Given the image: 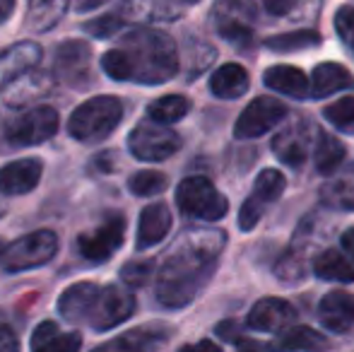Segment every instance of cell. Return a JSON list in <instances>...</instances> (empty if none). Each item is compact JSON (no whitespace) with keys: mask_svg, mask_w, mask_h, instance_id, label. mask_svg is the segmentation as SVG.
<instances>
[{"mask_svg":"<svg viewBox=\"0 0 354 352\" xmlns=\"http://www.w3.org/2000/svg\"><path fill=\"white\" fill-rule=\"evenodd\" d=\"M227 237L217 230L186 232L157 272V299L167 309L191 304L207 285Z\"/></svg>","mask_w":354,"mask_h":352,"instance_id":"1","label":"cell"},{"mask_svg":"<svg viewBox=\"0 0 354 352\" xmlns=\"http://www.w3.org/2000/svg\"><path fill=\"white\" fill-rule=\"evenodd\" d=\"M102 71L118 82L162 85L178 73L176 44L167 32L159 29H133L116 48L104 53Z\"/></svg>","mask_w":354,"mask_h":352,"instance_id":"2","label":"cell"},{"mask_svg":"<svg viewBox=\"0 0 354 352\" xmlns=\"http://www.w3.org/2000/svg\"><path fill=\"white\" fill-rule=\"evenodd\" d=\"M136 311V297L118 285L99 287L97 282H75L58 299V314L71 324H87L89 328L111 331Z\"/></svg>","mask_w":354,"mask_h":352,"instance_id":"3","label":"cell"},{"mask_svg":"<svg viewBox=\"0 0 354 352\" xmlns=\"http://www.w3.org/2000/svg\"><path fill=\"white\" fill-rule=\"evenodd\" d=\"M123 118V102L116 97H92L71 113L68 133L80 142H99L118 128Z\"/></svg>","mask_w":354,"mask_h":352,"instance_id":"4","label":"cell"},{"mask_svg":"<svg viewBox=\"0 0 354 352\" xmlns=\"http://www.w3.org/2000/svg\"><path fill=\"white\" fill-rule=\"evenodd\" d=\"M58 251V237L51 230H37L15 239L0 249V263L5 272H22L46 266Z\"/></svg>","mask_w":354,"mask_h":352,"instance_id":"5","label":"cell"},{"mask_svg":"<svg viewBox=\"0 0 354 352\" xmlns=\"http://www.w3.org/2000/svg\"><path fill=\"white\" fill-rule=\"evenodd\" d=\"M176 205L183 215L196 220H222L229 210V203L214 183L205 176H188L176 188Z\"/></svg>","mask_w":354,"mask_h":352,"instance_id":"6","label":"cell"},{"mask_svg":"<svg viewBox=\"0 0 354 352\" xmlns=\"http://www.w3.org/2000/svg\"><path fill=\"white\" fill-rule=\"evenodd\" d=\"M61 126V118L53 106H34L8 123L5 140L15 147H32L41 145L48 138H53Z\"/></svg>","mask_w":354,"mask_h":352,"instance_id":"7","label":"cell"},{"mask_svg":"<svg viewBox=\"0 0 354 352\" xmlns=\"http://www.w3.org/2000/svg\"><path fill=\"white\" fill-rule=\"evenodd\" d=\"M128 150L142 162H162L181 150V136L162 123L145 121L131 131Z\"/></svg>","mask_w":354,"mask_h":352,"instance_id":"8","label":"cell"},{"mask_svg":"<svg viewBox=\"0 0 354 352\" xmlns=\"http://www.w3.org/2000/svg\"><path fill=\"white\" fill-rule=\"evenodd\" d=\"M53 75L68 87L84 89L92 82V48L89 44L71 39L63 41L56 51V63H53Z\"/></svg>","mask_w":354,"mask_h":352,"instance_id":"9","label":"cell"},{"mask_svg":"<svg viewBox=\"0 0 354 352\" xmlns=\"http://www.w3.org/2000/svg\"><path fill=\"white\" fill-rule=\"evenodd\" d=\"M123 234H126L123 215H109L102 227L77 237V249L82 259H87L89 263H106L121 249Z\"/></svg>","mask_w":354,"mask_h":352,"instance_id":"10","label":"cell"},{"mask_svg":"<svg viewBox=\"0 0 354 352\" xmlns=\"http://www.w3.org/2000/svg\"><path fill=\"white\" fill-rule=\"evenodd\" d=\"M256 19L253 0H217L214 5V24L217 32L232 44L251 41V24Z\"/></svg>","mask_w":354,"mask_h":352,"instance_id":"11","label":"cell"},{"mask_svg":"<svg viewBox=\"0 0 354 352\" xmlns=\"http://www.w3.org/2000/svg\"><path fill=\"white\" fill-rule=\"evenodd\" d=\"M53 87V75H48L46 71H39L37 66L27 68V71L17 73V75L3 80L0 87V99L8 104L10 109H22L27 104L39 102L41 97H46Z\"/></svg>","mask_w":354,"mask_h":352,"instance_id":"12","label":"cell"},{"mask_svg":"<svg viewBox=\"0 0 354 352\" xmlns=\"http://www.w3.org/2000/svg\"><path fill=\"white\" fill-rule=\"evenodd\" d=\"M284 113H287V109L282 102L272 97H256L239 116L236 126H234V136L239 140H251V138L263 136L282 121Z\"/></svg>","mask_w":354,"mask_h":352,"instance_id":"13","label":"cell"},{"mask_svg":"<svg viewBox=\"0 0 354 352\" xmlns=\"http://www.w3.org/2000/svg\"><path fill=\"white\" fill-rule=\"evenodd\" d=\"M171 331L162 324H149L142 328H133L109 343L99 345L92 352H159L167 345Z\"/></svg>","mask_w":354,"mask_h":352,"instance_id":"14","label":"cell"},{"mask_svg":"<svg viewBox=\"0 0 354 352\" xmlns=\"http://www.w3.org/2000/svg\"><path fill=\"white\" fill-rule=\"evenodd\" d=\"M44 162L39 157H24L0 167V193L3 196H24L41 181Z\"/></svg>","mask_w":354,"mask_h":352,"instance_id":"15","label":"cell"},{"mask_svg":"<svg viewBox=\"0 0 354 352\" xmlns=\"http://www.w3.org/2000/svg\"><path fill=\"white\" fill-rule=\"evenodd\" d=\"M294 319H297V311L289 302L277 299V297H266V299L256 302L253 309L248 311V328L275 333V331L292 326Z\"/></svg>","mask_w":354,"mask_h":352,"instance_id":"16","label":"cell"},{"mask_svg":"<svg viewBox=\"0 0 354 352\" xmlns=\"http://www.w3.org/2000/svg\"><path fill=\"white\" fill-rule=\"evenodd\" d=\"M318 319L333 333H347L354 326V297L350 292H328L318 304Z\"/></svg>","mask_w":354,"mask_h":352,"instance_id":"17","label":"cell"},{"mask_svg":"<svg viewBox=\"0 0 354 352\" xmlns=\"http://www.w3.org/2000/svg\"><path fill=\"white\" fill-rule=\"evenodd\" d=\"M171 230V212L164 203H152L140 212V225H138V251H147L157 246Z\"/></svg>","mask_w":354,"mask_h":352,"instance_id":"18","label":"cell"},{"mask_svg":"<svg viewBox=\"0 0 354 352\" xmlns=\"http://www.w3.org/2000/svg\"><path fill=\"white\" fill-rule=\"evenodd\" d=\"M68 8H71V0H27L24 27L32 34L51 32L66 17Z\"/></svg>","mask_w":354,"mask_h":352,"instance_id":"19","label":"cell"},{"mask_svg":"<svg viewBox=\"0 0 354 352\" xmlns=\"http://www.w3.org/2000/svg\"><path fill=\"white\" fill-rule=\"evenodd\" d=\"M354 87V75L340 63H321L316 66L308 82L313 97H330V94L340 92V89H352Z\"/></svg>","mask_w":354,"mask_h":352,"instance_id":"20","label":"cell"},{"mask_svg":"<svg viewBox=\"0 0 354 352\" xmlns=\"http://www.w3.org/2000/svg\"><path fill=\"white\" fill-rule=\"evenodd\" d=\"M80 333H61L56 321H44L34 328L32 352H80Z\"/></svg>","mask_w":354,"mask_h":352,"instance_id":"21","label":"cell"},{"mask_svg":"<svg viewBox=\"0 0 354 352\" xmlns=\"http://www.w3.org/2000/svg\"><path fill=\"white\" fill-rule=\"evenodd\" d=\"M41 46L34 41H19L12 44L10 48L0 51V77L8 80V77L17 75V73L27 71V68H34L41 63Z\"/></svg>","mask_w":354,"mask_h":352,"instance_id":"22","label":"cell"},{"mask_svg":"<svg viewBox=\"0 0 354 352\" xmlns=\"http://www.w3.org/2000/svg\"><path fill=\"white\" fill-rule=\"evenodd\" d=\"M306 147H308V136L301 123L289 126L287 131H282L280 136L272 140V152H275L282 162H287V165H292V167L304 165V160H306Z\"/></svg>","mask_w":354,"mask_h":352,"instance_id":"23","label":"cell"},{"mask_svg":"<svg viewBox=\"0 0 354 352\" xmlns=\"http://www.w3.org/2000/svg\"><path fill=\"white\" fill-rule=\"evenodd\" d=\"M266 85L275 92H282L287 97H294V99H301L308 94V77L304 75V71L294 66H272L266 71L263 75Z\"/></svg>","mask_w":354,"mask_h":352,"instance_id":"24","label":"cell"},{"mask_svg":"<svg viewBox=\"0 0 354 352\" xmlns=\"http://www.w3.org/2000/svg\"><path fill=\"white\" fill-rule=\"evenodd\" d=\"M210 89L219 99H239L248 89V73L239 63H224L212 73Z\"/></svg>","mask_w":354,"mask_h":352,"instance_id":"25","label":"cell"},{"mask_svg":"<svg viewBox=\"0 0 354 352\" xmlns=\"http://www.w3.org/2000/svg\"><path fill=\"white\" fill-rule=\"evenodd\" d=\"M321 201L337 210H354V162L323 186Z\"/></svg>","mask_w":354,"mask_h":352,"instance_id":"26","label":"cell"},{"mask_svg":"<svg viewBox=\"0 0 354 352\" xmlns=\"http://www.w3.org/2000/svg\"><path fill=\"white\" fill-rule=\"evenodd\" d=\"M328 348V340L323 338L318 331L308 328V326H297V328H289L287 333L272 345V350L277 352H321Z\"/></svg>","mask_w":354,"mask_h":352,"instance_id":"27","label":"cell"},{"mask_svg":"<svg viewBox=\"0 0 354 352\" xmlns=\"http://www.w3.org/2000/svg\"><path fill=\"white\" fill-rule=\"evenodd\" d=\"M188 111H191V102H188V97H181V94H167V97H159L157 102H152L147 106L149 121L162 123V126L181 121Z\"/></svg>","mask_w":354,"mask_h":352,"instance_id":"28","label":"cell"},{"mask_svg":"<svg viewBox=\"0 0 354 352\" xmlns=\"http://www.w3.org/2000/svg\"><path fill=\"white\" fill-rule=\"evenodd\" d=\"M313 270L318 277L330 282H352L354 280V268L347 263V259L335 249H328L313 261Z\"/></svg>","mask_w":354,"mask_h":352,"instance_id":"29","label":"cell"},{"mask_svg":"<svg viewBox=\"0 0 354 352\" xmlns=\"http://www.w3.org/2000/svg\"><path fill=\"white\" fill-rule=\"evenodd\" d=\"M342 160H345V145L337 138H333L330 133L321 131L316 145V169L321 174L330 176L342 167Z\"/></svg>","mask_w":354,"mask_h":352,"instance_id":"30","label":"cell"},{"mask_svg":"<svg viewBox=\"0 0 354 352\" xmlns=\"http://www.w3.org/2000/svg\"><path fill=\"white\" fill-rule=\"evenodd\" d=\"M284 191V176L282 172L277 169H266L261 172L256 178V183H253V191H251V198L256 203H261L263 207L270 205V203H275L277 198L282 196Z\"/></svg>","mask_w":354,"mask_h":352,"instance_id":"31","label":"cell"},{"mask_svg":"<svg viewBox=\"0 0 354 352\" xmlns=\"http://www.w3.org/2000/svg\"><path fill=\"white\" fill-rule=\"evenodd\" d=\"M321 44V34L318 32H289V34H277V37H270L266 41L268 48L272 51H284V53H292V51H301V48H313Z\"/></svg>","mask_w":354,"mask_h":352,"instance_id":"32","label":"cell"},{"mask_svg":"<svg viewBox=\"0 0 354 352\" xmlns=\"http://www.w3.org/2000/svg\"><path fill=\"white\" fill-rule=\"evenodd\" d=\"M323 116H326V121L333 123L340 133L354 136V97H345L335 104H328Z\"/></svg>","mask_w":354,"mask_h":352,"instance_id":"33","label":"cell"},{"mask_svg":"<svg viewBox=\"0 0 354 352\" xmlns=\"http://www.w3.org/2000/svg\"><path fill=\"white\" fill-rule=\"evenodd\" d=\"M169 178L162 174V172H138V174L131 176L128 181V188H131L133 196H140V198H149V196H157L167 188Z\"/></svg>","mask_w":354,"mask_h":352,"instance_id":"34","label":"cell"},{"mask_svg":"<svg viewBox=\"0 0 354 352\" xmlns=\"http://www.w3.org/2000/svg\"><path fill=\"white\" fill-rule=\"evenodd\" d=\"M123 27H126V24H123V19L118 17V12H106V15H102V17L84 24V32L92 34V37H97V39H109V37H113V34L121 32Z\"/></svg>","mask_w":354,"mask_h":352,"instance_id":"35","label":"cell"},{"mask_svg":"<svg viewBox=\"0 0 354 352\" xmlns=\"http://www.w3.org/2000/svg\"><path fill=\"white\" fill-rule=\"evenodd\" d=\"M335 29H337V34H340L342 44H345V46L354 53V8L345 5V8L337 10Z\"/></svg>","mask_w":354,"mask_h":352,"instance_id":"36","label":"cell"},{"mask_svg":"<svg viewBox=\"0 0 354 352\" xmlns=\"http://www.w3.org/2000/svg\"><path fill=\"white\" fill-rule=\"evenodd\" d=\"M149 275H152V263H149V261H133V263L123 266V270H121V277L133 287L142 285Z\"/></svg>","mask_w":354,"mask_h":352,"instance_id":"37","label":"cell"},{"mask_svg":"<svg viewBox=\"0 0 354 352\" xmlns=\"http://www.w3.org/2000/svg\"><path fill=\"white\" fill-rule=\"evenodd\" d=\"M263 210L266 207L261 205V203H256L251 196H248V201L241 205V212H239V227H241L243 232L253 230V227L258 225V220L263 217Z\"/></svg>","mask_w":354,"mask_h":352,"instance_id":"38","label":"cell"},{"mask_svg":"<svg viewBox=\"0 0 354 352\" xmlns=\"http://www.w3.org/2000/svg\"><path fill=\"white\" fill-rule=\"evenodd\" d=\"M0 352H19V340L12 328L0 324Z\"/></svg>","mask_w":354,"mask_h":352,"instance_id":"39","label":"cell"},{"mask_svg":"<svg viewBox=\"0 0 354 352\" xmlns=\"http://www.w3.org/2000/svg\"><path fill=\"white\" fill-rule=\"evenodd\" d=\"M299 0H263V5H266V10L270 15H287L292 12L294 8H297Z\"/></svg>","mask_w":354,"mask_h":352,"instance_id":"40","label":"cell"},{"mask_svg":"<svg viewBox=\"0 0 354 352\" xmlns=\"http://www.w3.org/2000/svg\"><path fill=\"white\" fill-rule=\"evenodd\" d=\"M178 352H219V348L212 343V340H201V343L186 345V348H181Z\"/></svg>","mask_w":354,"mask_h":352,"instance_id":"41","label":"cell"},{"mask_svg":"<svg viewBox=\"0 0 354 352\" xmlns=\"http://www.w3.org/2000/svg\"><path fill=\"white\" fill-rule=\"evenodd\" d=\"M104 3H109V0H75V10L77 12H92V10H97Z\"/></svg>","mask_w":354,"mask_h":352,"instance_id":"42","label":"cell"},{"mask_svg":"<svg viewBox=\"0 0 354 352\" xmlns=\"http://www.w3.org/2000/svg\"><path fill=\"white\" fill-rule=\"evenodd\" d=\"M15 5H17V0H0V24H5L12 17Z\"/></svg>","mask_w":354,"mask_h":352,"instance_id":"43","label":"cell"},{"mask_svg":"<svg viewBox=\"0 0 354 352\" xmlns=\"http://www.w3.org/2000/svg\"><path fill=\"white\" fill-rule=\"evenodd\" d=\"M342 246H345V251L350 254V259L354 261V227L342 234Z\"/></svg>","mask_w":354,"mask_h":352,"instance_id":"44","label":"cell"},{"mask_svg":"<svg viewBox=\"0 0 354 352\" xmlns=\"http://www.w3.org/2000/svg\"><path fill=\"white\" fill-rule=\"evenodd\" d=\"M0 196H3V193H0ZM5 212H8V205H5V201H3V198H0V217H3Z\"/></svg>","mask_w":354,"mask_h":352,"instance_id":"45","label":"cell"},{"mask_svg":"<svg viewBox=\"0 0 354 352\" xmlns=\"http://www.w3.org/2000/svg\"><path fill=\"white\" fill-rule=\"evenodd\" d=\"M181 3H188V5H193V3H198V0H181Z\"/></svg>","mask_w":354,"mask_h":352,"instance_id":"46","label":"cell"},{"mask_svg":"<svg viewBox=\"0 0 354 352\" xmlns=\"http://www.w3.org/2000/svg\"><path fill=\"white\" fill-rule=\"evenodd\" d=\"M0 249H3V246H0Z\"/></svg>","mask_w":354,"mask_h":352,"instance_id":"47","label":"cell"}]
</instances>
